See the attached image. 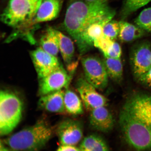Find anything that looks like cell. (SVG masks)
<instances>
[{
	"instance_id": "1",
	"label": "cell",
	"mask_w": 151,
	"mask_h": 151,
	"mask_svg": "<svg viewBox=\"0 0 151 151\" xmlns=\"http://www.w3.org/2000/svg\"><path fill=\"white\" fill-rule=\"evenodd\" d=\"M119 124L125 141L137 150H151V123L129 97L121 109Z\"/></svg>"
},
{
	"instance_id": "2",
	"label": "cell",
	"mask_w": 151,
	"mask_h": 151,
	"mask_svg": "<svg viewBox=\"0 0 151 151\" xmlns=\"http://www.w3.org/2000/svg\"><path fill=\"white\" fill-rule=\"evenodd\" d=\"M116 14L108 2H88L74 0L66 11L64 28L76 45L85 29L93 22L105 17Z\"/></svg>"
},
{
	"instance_id": "3",
	"label": "cell",
	"mask_w": 151,
	"mask_h": 151,
	"mask_svg": "<svg viewBox=\"0 0 151 151\" xmlns=\"http://www.w3.org/2000/svg\"><path fill=\"white\" fill-rule=\"evenodd\" d=\"M53 132V128L47 122L40 120L5 139L3 143L9 150H39L46 146Z\"/></svg>"
},
{
	"instance_id": "4",
	"label": "cell",
	"mask_w": 151,
	"mask_h": 151,
	"mask_svg": "<svg viewBox=\"0 0 151 151\" xmlns=\"http://www.w3.org/2000/svg\"><path fill=\"white\" fill-rule=\"evenodd\" d=\"M42 0H9L1 15L7 25L19 30L27 28Z\"/></svg>"
},
{
	"instance_id": "5",
	"label": "cell",
	"mask_w": 151,
	"mask_h": 151,
	"mask_svg": "<svg viewBox=\"0 0 151 151\" xmlns=\"http://www.w3.org/2000/svg\"><path fill=\"white\" fill-rule=\"evenodd\" d=\"M23 103L16 94L9 91L0 92V134L4 136L11 133L22 117Z\"/></svg>"
},
{
	"instance_id": "6",
	"label": "cell",
	"mask_w": 151,
	"mask_h": 151,
	"mask_svg": "<svg viewBox=\"0 0 151 151\" xmlns=\"http://www.w3.org/2000/svg\"><path fill=\"white\" fill-rule=\"evenodd\" d=\"M84 78L98 90H104L108 84V74L103 60L95 56L82 58Z\"/></svg>"
},
{
	"instance_id": "7",
	"label": "cell",
	"mask_w": 151,
	"mask_h": 151,
	"mask_svg": "<svg viewBox=\"0 0 151 151\" xmlns=\"http://www.w3.org/2000/svg\"><path fill=\"white\" fill-rule=\"evenodd\" d=\"M132 72L137 80L151 67V44L148 41L137 43L132 48L130 55Z\"/></svg>"
},
{
	"instance_id": "8",
	"label": "cell",
	"mask_w": 151,
	"mask_h": 151,
	"mask_svg": "<svg viewBox=\"0 0 151 151\" xmlns=\"http://www.w3.org/2000/svg\"><path fill=\"white\" fill-rule=\"evenodd\" d=\"M72 75L61 65L46 76L39 79V93L42 96L67 88Z\"/></svg>"
},
{
	"instance_id": "9",
	"label": "cell",
	"mask_w": 151,
	"mask_h": 151,
	"mask_svg": "<svg viewBox=\"0 0 151 151\" xmlns=\"http://www.w3.org/2000/svg\"><path fill=\"white\" fill-rule=\"evenodd\" d=\"M76 87L85 107L90 111L94 109L106 106L107 99L97 91V88L84 78L77 81Z\"/></svg>"
},
{
	"instance_id": "10",
	"label": "cell",
	"mask_w": 151,
	"mask_h": 151,
	"mask_svg": "<svg viewBox=\"0 0 151 151\" xmlns=\"http://www.w3.org/2000/svg\"><path fill=\"white\" fill-rule=\"evenodd\" d=\"M115 15H109L93 22L88 26L81 36L80 41L77 45L81 55H83L94 46V41L104 35V26L112 20Z\"/></svg>"
},
{
	"instance_id": "11",
	"label": "cell",
	"mask_w": 151,
	"mask_h": 151,
	"mask_svg": "<svg viewBox=\"0 0 151 151\" xmlns=\"http://www.w3.org/2000/svg\"><path fill=\"white\" fill-rule=\"evenodd\" d=\"M31 57L39 79L52 72L61 65L57 57L39 47L31 53Z\"/></svg>"
},
{
	"instance_id": "12",
	"label": "cell",
	"mask_w": 151,
	"mask_h": 151,
	"mask_svg": "<svg viewBox=\"0 0 151 151\" xmlns=\"http://www.w3.org/2000/svg\"><path fill=\"white\" fill-rule=\"evenodd\" d=\"M56 132L61 144L75 146L80 142L83 136L81 123L71 119L65 120L60 123Z\"/></svg>"
},
{
	"instance_id": "13",
	"label": "cell",
	"mask_w": 151,
	"mask_h": 151,
	"mask_svg": "<svg viewBox=\"0 0 151 151\" xmlns=\"http://www.w3.org/2000/svg\"><path fill=\"white\" fill-rule=\"evenodd\" d=\"M63 2V0H42L28 28L41 22L54 20L59 14Z\"/></svg>"
},
{
	"instance_id": "14",
	"label": "cell",
	"mask_w": 151,
	"mask_h": 151,
	"mask_svg": "<svg viewBox=\"0 0 151 151\" xmlns=\"http://www.w3.org/2000/svg\"><path fill=\"white\" fill-rule=\"evenodd\" d=\"M89 122L93 129L103 133H108L114 125V120L112 113L103 106L90 111Z\"/></svg>"
},
{
	"instance_id": "15",
	"label": "cell",
	"mask_w": 151,
	"mask_h": 151,
	"mask_svg": "<svg viewBox=\"0 0 151 151\" xmlns=\"http://www.w3.org/2000/svg\"><path fill=\"white\" fill-rule=\"evenodd\" d=\"M57 33L59 41L60 52L67 67L68 72L73 76L78 65V62L74 60V44L70 38L61 32L57 30Z\"/></svg>"
},
{
	"instance_id": "16",
	"label": "cell",
	"mask_w": 151,
	"mask_h": 151,
	"mask_svg": "<svg viewBox=\"0 0 151 151\" xmlns=\"http://www.w3.org/2000/svg\"><path fill=\"white\" fill-rule=\"evenodd\" d=\"M65 92L62 90L41 96L38 104L41 109L47 112L63 113L65 110L64 102Z\"/></svg>"
},
{
	"instance_id": "17",
	"label": "cell",
	"mask_w": 151,
	"mask_h": 151,
	"mask_svg": "<svg viewBox=\"0 0 151 151\" xmlns=\"http://www.w3.org/2000/svg\"><path fill=\"white\" fill-rule=\"evenodd\" d=\"M40 44L45 51L57 56L60 51L57 30L51 27L47 28L40 40Z\"/></svg>"
},
{
	"instance_id": "18",
	"label": "cell",
	"mask_w": 151,
	"mask_h": 151,
	"mask_svg": "<svg viewBox=\"0 0 151 151\" xmlns=\"http://www.w3.org/2000/svg\"><path fill=\"white\" fill-rule=\"evenodd\" d=\"M120 31L118 38L123 42H133L145 35L146 32L136 25L122 20L119 22Z\"/></svg>"
},
{
	"instance_id": "19",
	"label": "cell",
	"mask_w": 151,
	"mask_h": 151,
	"mask_svg": "<svg viewBox=\"0 0 151 151\" xmlns=\"http://www.w3.org/2000/svg\"><path fill=\"white\" fill-rule=\"evenodd\" d=\"M64 102L65 110L69 114L77 115L83 113L82 101L77 94L72 91L66 90L64 93Z\"/></svg>"
},
{
	"instance_id": "20",
	"label": "cell",
	"mask_w": 151,
	"mask_h": 151,
	"mask_svg": "<svg viewBox=\"0 0 151 151\" xmlns=\"http://www.w3.org/2000/svg\"><path fill=\"white\" fill-rule=\"evenodd\" d=\"M103 61L109 78L117 83L121 82L123 67L121 58L116 59L104 56Z\"/></svg>"
},
{
	"instance_id": "21",
	"label": "cell",
	"mask_w": 151,
	"mask_h": 151,
	"mask_svg": "<svg viewBox=\"0 0 151 151\" xmlns=\"http://www.w3.org/2000/svg\"><path fill=\"white\" fill-rule=\"evenodd\" d=\"M80 151H109V148L103 138L92 134L84 138L79 147Z\"/></svg>"
},
{
	"instance_id": "22",
	"label": "cell",
	"mask_w": 151,
	"mask_h": 151,
	"mask_svg": "<svg viewBox=\"0 0 151 151\" xmlns=\"http://www.w3.org/2000/svg\"><path fill=\"white\" fill-rule=\"evenodd\" d=\"M150 1L151 0H124L121 14L123 17L127 18L132 13Z\"/></svg>"
},
{
	"instance_id": "23",
	"label": "cell",
	"mask_w": 151,
	"mask_h": 151,
	"mask_svg": "<svg viewBox=\"0 0 151 151\" xmlns=\"http://www.w3.org/2000/svg\"><path fill=\"white\" fill-rule=\"evenodd\" d=\"M134 23L146 32L151 34V7L143 9L136 18Z\"/></svg>"
},
{
	"instance_id": "24",
	"label": "cell",
	"mask_w": 151,
	"mask_h": 151,
	"mask_svg": "<svg viewBox=\"0 0 151 151\" xmlns=\"http://www.w3.org/2000/svg\"><path fill=\"white\" fill-rule=\"evenodd\" d=\"M112 20L109 21L104 26L103 33L105 36L115 41L118 37L120 31V24L119 22Z\"/></svg>"
},
{
	"instance_id": "25",
	"label": "cell",
	"mask_w": 151,
	"mask_h": 151,
	"mask_svg": "<svg viewBox=\"0 0 151 151\" xmlns=\"http://www.w3.org/2000/svg\"><path fill=\"white\" fill-rule=\"evenodd\" d=\"M114 41L104 35L94 41V46L99 49L103 52L104 56H107Z\"/></svg>"
},
{
	"instance_id": "26",
	"label": "cell",
	"mask_w": 151,
	"mask_h": 151,
	"mask_svg": "<svg viewBox=\"0 0 151 151\" xmlns=\"http://www.w3.org/2000/svg\"><path fill=\"white\" fill-rule=\"evenodd\" d=\"M122 54L121 47L118 43L114 41L112 47L109 50L107 56L106 57H108L116 59H119L121 58Z\"/></svg>"
},
{
	"instance_id": "27",
	"label": "cell",
	"mask_w": 151,
	"mask_h": 151,
	"mask_svg": "<svg viewBox=\"0 0 151 151\" xmlns=\"http://www.w3.org/2000/svg\"><path fill=\"white\" fill-rule=\"evenodd\" d=\"M137 81L145 88L151 90V67Z\"/></svg>"
},
{
	"instance_id": "28",
	"label": "cell",
	"mask_w": 151,
	"mask_h": 151,
	"mask_svg": "<svg viewBox=\"0 0 151 151\" xmlns=\"http://www.w3.org/2000/svg\"><path fill=\"white\" fill-rule=\"evenodd\" d=\"M57 150L59 151H80L79 147L73 145L66 144H61Z\"/></svg>"
},
{
	"instance_id": "29",
	"label": "cell",
	"mask_w": 151,
	"mask_h": 151,
	"mask_svg": "<svg viewBox=\"0 0 151 151\" xmlns=\"http://www.w3.org/2000/svg\"><path fill=\"white\" fill-rule=\"evenodd\" d=\"M88 2H108L109 0H83Z\"/></svg>"
}]
</instances>
